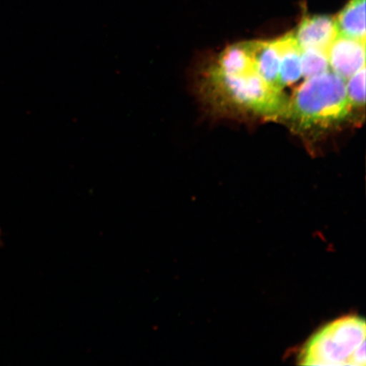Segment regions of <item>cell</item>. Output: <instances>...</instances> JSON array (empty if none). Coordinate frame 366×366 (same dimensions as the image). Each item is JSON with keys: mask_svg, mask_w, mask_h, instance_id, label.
<instances>
[{"mask_svg": "<svg viewBox=\"0 0 366 366\" xmlns=\"http://www.w3.org/2000/svg\"><path fill=\"white\" fill-rule=\"evenodd\" d=\"M197 75V93L219 112L281 121L290 104L285 92L259 74L248 42L229 46Z\"/></svg>", "mask_w": 366, "mask_h": 366, "instance_id": "6da1fadb", "label": "cell"}, {"mask_svg": "<svg viewBox=\"0 0 366 366\" xmlns=\"http://www.w3.org/2000/svg\"><path fill=\"white\" fill-rule=\"evenodd\" d=\"M352 114L346 81L330 70L305 80L290 98L281 122L297 134H312L340 126Z\"/></svg>", "mask_w": 366, "mask_h": 366, "instance_id": "7a4b0ae2", "label": "cell"}, {"mask_svg": "<svg viewBox=\"0 0 366 366\" xmlns=\"http://www.w3.org/2000/svg\"><path fill=\"white\" fill-rule=\"evenodd\" d=\"M365 320L349 315L320 328L299 355L304 365H365Z\"/></svg>", "mask_w": 366, "mask_h": 366, "instance_id": "3957f363", "label": "cell"}, {"mask_svg": "<svg viewBox=\"0 0 366 366\" xmlns=\"http://www.w3.org/2000/svg\"><path fill=\"white\" fill-rule=\"evenodd\" d=\"M330 70L347 81L365 66V40L338 34L328 49Z\"/></svg>", "mask_w": 366, "mask_h": 366, "instance_id": "277c9868", "label": "cell"}, {"mask_svg": "<svg viewBox=\"0 0 366 366\" xmlns=\"http://www.w3.org/2000/svg\"><path fill=\"white\" fill-rule=\"evenodd\" d=\"M294 34L301 49H312L327 53L338 35L335 17L305 15Z\"/></svg>", "mask_w": 366, "mask_h": 366, "instance_id": "5b68a950", "label": "cell"}, {"mask_svg": "<svg viewBox=\"0 0 366 366\" xmlns=\"http://www.w3.org/2000/svg\"><path fill=\"white\" fill-rule=\"evenodd\" d=\"M249 49L259 74L269 85L279 90V70H280V53L276 41H249Z\"/></svg>", "mask_w": 366, "mask_h": 366, "instance_id": "8992f818", "label": "cell"}, {"mask_svg": "<svg viewBox=\"0 0 366 366\" xmlns=\"http://www.w3.org/2000/svg\"><path fill=\"white\" fill-rule=\"evenodd\" d=\"M280 53L279 82L283 89L295 84L302 76L301 53L294 31L274 39Z\"/></svg>", "mask_w": 366, "mask_h": 366, "instance_id": "52a82bcc", "label": "cell"}, {"mask_svg": "<svg viewBox=\"0 0 366 366\" xmlns=\"http://www.w3.org/2000/svg\"><path fill=\"white\" fill-rule=\"evenodd\" d=\"M365 1L350 0L338 13L335 17L338 34L365 40Z\"/></svg>", "mask_w": 366, "mask_h": 366, "instance_id": "ba28073f", "label": "cell"}, {"mask_svg": "<svg viewBox=\"0 0 366 366\" xmlns=\"http://www.w3.org/2000/svg\"><path fill=\"white\" fill-rule=\"evenodd\" d=\"M302 76L310 79L330 71L327 53L317 49H301Z\"/></svg>", "mask_w": 366, "mask_h": 366, "instance_id": "9c48e42d", "label": "cell"}, {"mask_svg": "<svg viewBox=\"0 0 366 366\" xmlns=\"http://www.w3.org/2000/svg\"><path fill=\"white\" fill-rule=\"evenodd\" d=\"M346 92L352 113L360 111L365 105V66L346 81Z\"/></svg>", "mask_w": 366, "mask_h": 366, "instance_id": "30bf717a", "label": "cell"}, {"mask_svg": "<svg viewBox=\"0 0 366 366\" xmlns=\"http://www.w3.org/2000/svg\"><path fill=\"white\" fill-rule=\"evenodd\" d=\"M2 244V232L1 229H0V245Z\"/></svg>", "mask_w": 366, "mask_h": 366, "instance_id": "8fae6325", "label": "cell"}]
</instances>
